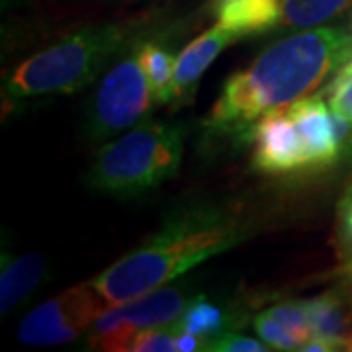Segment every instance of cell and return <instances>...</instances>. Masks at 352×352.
<instances>
[{"label": "cell", "instance_id": "obj_1", "mask_svg": "<svg viewBox=\"0 0 352 352\" xmlns=\"http://www.w3.org/2000/svg\"><path fill=\"white\" fill-rule=\"evenodd\" d=\"M351 57L352 34L340 28H314L280 39L227 78L210 112V126L249 133L264 113L309 96Z\"/></svg>", "mask_w": 352, "mask_h": 352}, {"label": "cell", "instance_id": "obj_2", "mask_svg": "<svg viewBox=\"0 0 352 352\" xmlns=\"http://www.w3.org/2000/svg\"><path fill=\"white\" fill-rule=\"evenodd\" d=\"M243 239L235 219L212 206L182 208L141 247L122 256L90 284L108 305L139 298L173 282Z\"/></svg>", "mask_w": 352, "mask_h": 352}, {"label": "cell", "instance_id": "obj_3", "mask_svg": "<svg viewBox=\"0 0 352 352\" xmlns=\"http://www.w3.org/2000/svg\"><path fill=\"white\" fill-rule=\"evenodd\" d=\"M184 129L143 120L126 135L104 145L88 173V186L113 198H135L159 188L178 173Z\"/></svg>", "mask_w": 352, "mask_h": 352}, {"label": "cell", "instance_id": "obj_4", "mask_svg": "<svg viewBox=\"0 0 352 352\" xmlns=\"http://www.w3.org/2000/svg\"><path fill=\"white\" fill-rule=\"evenodd\" d=\"M129 34L124 25H96L76 32L18 65L6 78L8 94L32 98L71 94L87 87L118 53H124Z\"/></svg>", "mask_w": 352, "mask_h": 352}, {"label": "cell", "instance_id": "obj_5", "mask_svg": "<svg viewBox=\"0 0 352 352\" xmlns=\"http://www.w3.org/2000/svg\"><path fill=\"white\" fill-rule=\"evenodd\" d=\"M153 92L139 63L138 47L129 50L102 78L90 102L87 133L104 141L143 122L151 112Z\"/></svg>", "mask_w": 352, "mask_h": 352}, {"label": "cell", "instance_id": "obj_6", "mask_svg": "<svg viewBox=\"0 0 352 352\" xmlns=\"http://www.w3.org/2000/svg\"><path fill=\"white\" fill-rule=\"evenodd\" d=\"M110 305L92 284H80L41 303L25 317L18 337L25 344H63L88 331L94 319Z\"/></svg>", "mask_w": 352, "mask_h": 352}, {"label": "cell", "instance_id": "obj_7", "mask_svg": "<svg viewBox=\"0 0 352 352\" xmlns=\"http://www.w3.org/2000/svg\"><path fill=\"white\" fill-rule=\"evenodd\" d=\"M252 166L264 175L309 170L300 129L288 108L264 113L251 127Z\"/></svg>", "mask_w": 352, "mask_h": 352}, {"label": "cell", "instance_id": "obj_8", "mask_svg": "<svg viewBox=\"0 0 352 352\" xmlns=\"http://www.w3.org/2000/svg\"><path fill=\"white\" fill-rule=\"evenodd\" d=\"M288 110L302 133L309 170H321L337 163L342 147L337 138L333 112L321 96H305L289 104Z\"/></svg>", "mask_w": 352, "mask_h": 352}, {"label": "cell", "instance_id": "obj_9", "mask_svg": "<svg viewBox=\"0 0 352 352\" xmlns=\"http://www.w3.org/2000/svg\"><path fill=\"white\" fill-rule=\"evenodd\" d=\"M237 36L229 32L221 24H215L214 28L206 30L201 36L190 41L184 51L176 57L175 76H173V88H170V100L180 102L192 96L196 85L200 82L201 75L208 71V67L214 63L215 57L237 41Z\"/></svg>", "mask_w": 352, "mask_h": 352}, {"label": "cell", "instance_id": "obj_10", "mask_svg": "<svg viewBox=\"0 0 352 352\" xmlns=\"http://www.w3.org/2000/svg\"><path fill=\"white\" fill-rule=\"evenodd\" d=\"M192 298L182 288H157L133 298L129 302L116 303L120 314L138 329H159L173 325L182 317Z\"/></svg>", "mask_w": 352, "mask_h": 352}, {"label": "cell", "instance_id": "obj_11", "mask_svg": "<svg viewBox=\"0 0 352 352\" xmlns=\"http://www.w3.org/2000/svg\"><path fill=\"white\" fill-rule=\"evenodd\" d=\"M217 24L237 38L263 34L280 24L282 0H212Z\"/></svg>", "mask_w": 352, "mask_h": 352}, {"label": "cell", "instance_id": "obj_12", "mask_svg": "<svg viewBox=\"0 0 352 352\" xmlns=\"http://www.w3.org/2000/svg\"><path fill=\"white\" fill-rule=\"evenodd\" d=\"M45 272V261L38 252L12 258L2 252L0 274V311L8 314L38 286Z\"/></svg>", "mask_w": 352, "mask_h": 352}, {"label": "cell", "instance_id": "obj_13", "mask_svg": "<svg viewBox=\"0 0 352 352\" xmlns=\"http://www.w3.org/2000/svg\"><path fill=\"white\" fill-rule=\"evenodd\" d=\"M305 307H307L314 337L327 340L335 351L344 349V342L349 337V315L339 294L329 292L323 296H317L314 300L305 302Z\"/></svg>", "mask_w": 352, "mask_h": 352}, {"label": "cell", "instance_id": "obj_14", "mask_svg": "<svg viewBox=\"0 0 352 352\" xmlns=\"http://www.w3.org/2000/svg\"><path fill=\"white\" fill-rule=\"evenodd\" d=\"M352 0H282L280 25L309 30L346 12Z\"/></svg>", "mask_w": 352, "mask_h": 352}, {"label": "cell", "instance_id": "obj_15", "mask_svg": "<svg viewBox=\"0 0 352 352\" xmlns=\"http://www.w3.org/2000/svg\"><path fill=\"white\" fill-rule=\"evenodd\" d=\"M138 333V329L120 314L118 305H110L94 319V323L88 329V344L100 351H129V344Z\"/></svg>", "mask_w": 352, "mask_h": 352}, {"label": "cell", "instance_id": "obj_16", "mask_svg": "<svg viewBox=\"0 0 352 352\" xmlns=\"http://www.w3.org/2000/svg\"><path fill=\"white\" fill-rule=\"evenodd\" d=\"M227 315L221 307L206 300L204 296L192 298L182 317L176 321L175 331H186L200 337L206 344H210L215 337L226 333Z\"/></svg>", "mask_w": 352, "mask_h": 352}, {"label": "cell", "instance_id": "obj_17", "mask_svg": "<svg viewBox=\"0 0 352 352\" xmlns=\"http://www.w3.org/2000/svg\"><path fill=\"white\" fill-rule=\"evenodd\" d=\"M139 63L145 71L149 80L153 98L159 104L170 100V88H173V76H175L176 59L170 51L161 47L159 43H143L138 47Z\"/></svg>", "mask_w": 352, "mask_h": 352}, {"label": "cell", "instance_id": "obj_18", "mask_svg": "<svg viewBox=\"0 0 352 352\" xmlns=\"http://www.w3.org/2000/svg\"><path fill=\"white\" fill-rule=\"evenodd\" d=\"M254 331L258 333V337L266 344H270L276 351H300L302 349V340L284 327L280 321H276L268 311H264L254 319Z\"/></svg>", "mask_w": 352, "mask_h": 352}, {"label": "cell", "instance_id": "obj_19", "mask_svg": "<svg viewBox=\"0 0 352 352\" xmlns=\"http://www.w3.org/2000/svg\"><path fill=\"white\" fill-rule=\"evenodd\" d=\"M129 351L133 352H175L176 351V335L175 331H164L159 329H143L131 340Z\"/></svg>", "mask_w": 352, "mask_h": 352}, {"label": "cell", "instance_id": "obj_20", "mask_svg": "<svg viewBox=\"0 0 352 352\" xmlns=\"http://www.w3.org/2000/svg\"><path fill=\"white\" fill-rule=\"evenodd\" d=\"M329 108L352 124V73L339 71L327 88Z\"/></svg>", "mask_w": 352, "mask_h": 352}, {"label": "cell", "instance_id": "obj_21", "mask_svg": "<svg viewBox=\"0 0 352 352\" xmlns=\"http://www.w3.org/2000/svg\"><path fill=\"white\" fill-rule=\"evenodd\" d=\"M206 351L217 352H264L268 351L261 340L245 337V335H235V333H221L215 337Z\"/></svg>", "mask_w": 352, "mask_h": 352}, {"label": "cell", "instance_id": "obj_22", "mask_svg": "<svg viewBox=\"0 0 352 352\" xmlns=\"http://www.w3.org/2000/svg\"><path fill=\"white\" fill-rule=\"evenodd\" d=\"M339 223L340 235L346 245V249L352 252V184L344 192V196L340 198L339 204Z\"/></svg>", "mask_w": 352, "mask_h": 352}, {"label": "cell", "instance_id": "obj_23", "mask_svg": "<svg viewBox=\"0 0 352 352\" xmlns=\"http://www.w3.org/2000/svg\"><path fill=\"white\" fill-rule=\"evenodd\" d=\"M201 344H206V342H204L200 337L192 335V333L178 331V335H176V351H180V352L201 351V349H204Z\"/></svg>", "mask_w": 352, "mask_h": 352}, {"label": "cell", "instance_id": "obj_24", "mask_svg": "<svg viewBox=\"0 0 352 352\" xmlns=\"http://www.w3.org/2000/svg\"><path fill=\"white\" fill-rule=\"evenodd\" d=\"M344 349L346 351H352V331L349 333V337H346V342H344Z\"/></svg>", "mask_w": 352, "mask_h": 352}, {"label": "cell", "instance_id": "obj_25", "mask_svg": "<svg viewBox=\"0 0 352 352\" xmlns=\"http://www.w3.org/2000/svg\"><path fill=\"white\" fill-rule=\"evenodd\" d=\"M340 71H344V73H352V57H351V61L346 65H342V69Z\"/></svg>", "mask_w": 352, "mask_h": 352}]
</instances>
